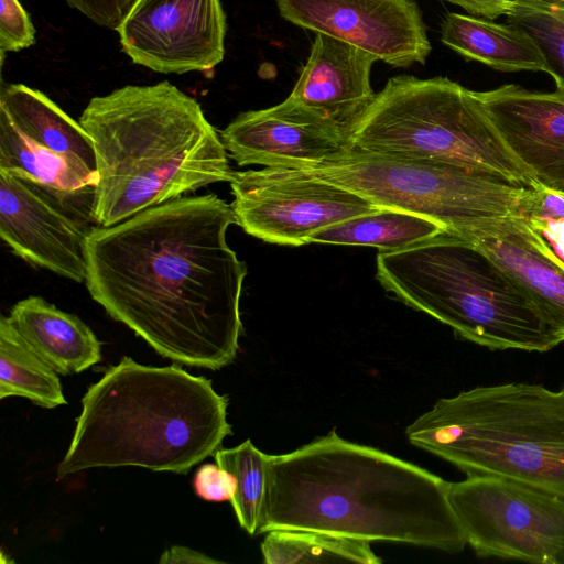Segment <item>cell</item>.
I'll use <instances>...</instances> for the list:
<instances>
[{
  "mask_svg": "<svg viewBox=\"0 0 564 564\" xmlns=\"http://www.w3.org/2000/svg\"><path fill=\"white\" fill-rule=\"evenodd\" d=\"M231 205L215 194L181 196L86 240V286L117 322L175 362L220 369L242 333L246 263L226 234Z\"/></svg>",
  "mask_w": 564,
  "mask_h": 564,
  "instance_id": "cell-1",
  "label": "cell"
},
{
  "mask_svg": "<svg viewBox=\"0 0 564 564\" xmlns=\"http://www.w3.org/2000/svg\"><path fill=\"white\" fill-rule=\"evenodd\" d=\"M442 477L335 431L270 455L260 533L308 530L459 553L467 545Z\"/></svg>",
  "mask_w": 564,
  "mask_h": 564,
  "instance_id": "cell-2",
  "label": "cell"
},
{
  "mask_svg": "<svg viewBox=\"0 0 564 564\" xmlns=\"http://www.w3.org/2000/svg\"><path fill=\"white\" fill-rule=\"evenodd\" d=\"M93 140L91 218L108 227L235 172L197 100L170 82L90 99L78 121Z\"/></svg>",
  "mask_w": 564,
  "mask_h": 564,
  "instance_id": "cell-3",
  "label": "cell"
},
{
  "mask_svg": "<svg viewBox=\"0 0 564 564\" xmlns=\"http://www.w3.org/2000/svg\"><path fill=\"white\" fill-rule=\"evenodd\" d=\"M82 405L58 478L123 466L187 474L232 433L228 398L177 365L123 357L88 388Z\"/></svg>",
  "mask_w": 564,
  "mask_h": 564,
  "instance_id": "cell-4",
  "label": "cell"
},
{
  "mask_svg": "<svg viewBox=\"0 0 564 564\" xmlns=\"http://www.w3.org/2000/svg\"><path fill=\"white\" fill-rule=\"evenodd\" d=\"M405 434L467 477H502L564 500V387L477 386L438 399Z\"/></svg>",
  "mask_w": 564,
  "mask_h": 564,
  "instance_id": "cell-5",
  "label": "cell"
},
{
  "mask_svg": "<svg viewBox=\"0 0 564 564\" xmlns=\"http://www.w3.org/2000/svg\"><path fill=\"white\" fill-rule=\"evenodd\" d=\"M376 275L406 305L490 350L547 352L561 344L506 272L471 240L453 232L379 252Z\"/></svg>",
  "mask_w": 564,
  "mask_h": 564,
  "instance_id": "cell-6",
  "label": "cell"
},
{
  "mask_svg": "<svg viewBox=\"0 0 564 564\" xmlns=\"http://www.w3.org/2000/svg\"><path fill=\"white\" fill-rule=\"evenodd\" d=\"M344 132L358 151L442 161L519 186L539 185L501 140L476 91L447 77H391Z\"/></svg>",
  "mask_w": 564,
  "mask_h": 564,
  "instance_id": "cell-7",
  "label": "cell"
},
{
  "mask_svg": "<svg viewBox=\"0 0 564 564\" xmlns=\"http://www.w3.org/2000/svg\"><path fill=\"white\" fill-rule=\"evenodd\" d=\"M301 171L350 189L380 208L431 219L458 236L490 219L517 215L528 188L447 162L350 148Z\"/></svg>",
  "mask_w": 564,
  "mask_h": 564,
  "instance_id": "cell-8",
  "label": "cell"
},
{
  "mask_svg": "<svg viewBox=\"0 0 564 564\" xmlns=\"http://www.w3.org/2000/svg\"><path fill=\"white\" fill-rule=\"evenodd\" d=\"M448 497L478 557L562 564L564 500L497 476L451 482Z\"/></svg>",
  "mask_w": 564,
  "mask_h": 564,
  "instance_id": "cell-9",
  "label": "cell"
},
{
  "mask_svg": "<svg viewBox=\"0 0 564 564\" xmlns=\"http://www.w3.org/2000/svg\"><path fill=\"white\" fill-rule=\"evenodd\" d=\"M0 171L67 194L97 183L89 134L46 95L23 84L1 88Z\"/></svg>",
  "mask_w": 564,
  "mask_h": 564,
  "instance_id": "cell-10",
  "label": "cell"
},
{
  "mask_svg": "<svg viewBox=\"0 0 564 564\" xmlns=\"http://www.w3.org/2000/svg\"><path fill=\"white\" fill-rule=\"evenodd\" d=\"M229 183L236 224L252 237L281 246L311 243L315 232L380 208L350 189L295 169L235 172Z\"/></svg>",
  "mask_w": 564,
  "mask_h": 564,
  "instance_id": "cell-11",
  "label": "cell"
},
{
  "mask_svg": "<svg viewBox=\"0 0 564 564\" xmlns=\"http://www.w3.org/2000/svg\"><path fill=\"white\" fill-rule=\"evenodd\" d=\"M226 30L220 0H134L116 29L134 64L162 74L213 70Z\"/></svg>",
  "mask_w": 564,
  "mask_h": 564,
  "instance_id": "cell-12",
  "label": "cell"
},
{
  "mask_svg": "<svg viewBox=\"0 0 564 564\" xmlns=\"http://www.w3.org/2000/svg\"><path fill=\"white\" fill-rule=\"evenodd\" d=\"M68 195L0 171V237L30 264L82 283L93 227L66 203Z\"/></svg>",
  "mask_w": 564,
  "mask_h": 564,
  "instance_id": "cell-13",
  "label": "cell"
},
{
  "mask_svg": "<svg viewBox=\"0 0 564 564\" xmlns=\"http://www.w3.org/2000/svg\"><path fill=\"white\" fill-rule=\"evenodd\" d=\"M296 26L357 46L389 65L424 64L431 43L412 0H276Z\"/></svg>",
  "mask_w": 564,
  "mask_h": 564,
  "instance_id": "cell-14",
  "label": "cell"
},
{
  "mask_svg": "<svg viewBox=\"0 0 564 564\" xmlns=\"http://www.w3.org/2000/svg\"><path fill=\"white\" fill-rule=\"evenodd\" d=\"M219 135L239 166L304 170L349 149L339 124L292 96L276 106L238 115Z\"/></svg>",
  "mask_w": 564,
  "mask_h": 564,
  "instance_id": "cell-15",
  "label": "cell"
},
{
  "mask_svg": "<svg viewBox=\"0 0 564 564\" xmlns=\"http://www.w3.org/2000/svg\"><path fill=\"white\" fill-rule=\"evenodd\" d=\"M476 96L519 163L539 184L564 192V86L542 93L507 84Z\"/></svg>",
  "mask_w": 564,
  "mask_h": 564,
  "instance_id": "cell-16",
  "label": "cell"
},
{
  "mask_svg": "<svg viewBox=\"0 0 564 564\" xmlns=\"http://www.w3.org/2000/svg\"><path fill=\"white\" fill-rule=\"evenodd\" d=\"M471 240L519 286L561 343L564 341V261L543 236L516 215L468 229Z\"/></svg>",
  "mask_w": 564,
  "mask_h": 564,
  "instance_id": "cell-17",
  "label": "cell"
},
{
  "mask_svg": "<svg viewBox=\"0 0 564 564\" xmlns=\"http://www.w3.org/2000/svg\"><path fill=\"white\" fill-rule=\"evenodd\" d=\"M376 61L357 46L316 33L290 96L344 129L375 97L370 70Z\"/></svg>",
  "mask_w": 564,
  "mask_h": 564,
  "instance_id": "cell-18",
  "label": "cell"
},
{
  "mask_svg": "<svg viewBox=\"0 0 564 564\" xmlns=\"http://www.w3.org/2000/svg\"><path fill=\"white\" fill-rule=\"evenodd\" d=\"M31 349L57 373H79L101 359L100 343L76 315L41 296L17 302L8 316Z\"/></svg>",
  "mask_w": 564,
  "mask_h": 564,
  "instance_id": "cell-19",
  "label": "cell"
},
{
  "mask_svg": "<svg viewBox=\"0 0 564 564\" xmlns=\"http://www.w3.org/2000/svg\"><path fill=\"white\" fill-rule=\"evenodd\" d=\"M441 41L463 57L496 70L545 72V62L536 44L509 23L449 12L442 23Z\"/></svg>",
  "mask_w": 564,
  "mask_h": 564,
  "instance_id": "cell-20",
  "label": "cell"
},
{
  "mask_svg": "<svg viewBox=\"0 0 564 564\" xmlns=\"http://www.w3.org/2000/svg\"><path fill=\"white\" fill-rule=\"evenodd\" d=\"M447 231L441 225L411 213L379 208L315 232L310 242L370 246L380 252L405 249Z\"/></svg>",
  "mask_w": 564,
  "mask_h": 564,
  "instance_id": "cell-21",
  "label": "cell"
},
{
  "mask_svg": "<svg viewBox=\"0 0 564 564\" xmlns=\"http://www.w3.org/2000/svg\"><path fill=\"white\" fill-rule=\"evenodd\" d=\"M22 397L53 409L66 404L57 372L40 358L10 323L0 318V399Z\"/></svg>",
  "mask_w": 564,
  "mask_h": 564,
  "instance_id": "cell-22",
  "label": "cell"
},
{
  "mask_svg": "<svg viewBox=\"0 0 564 564\" xmlns=\"http://www.w3.org/2000/svg\"><path fill=\"white\" fill-rule=\"evenodd\" d=\"M267 564L382 562L370 542L308 530H272L261 543Z\"/></svg>",
  "mask_w": 564,
  "mask_h": 564,
  "instance_id": "cell-23",
  "label": "cell"
},
{
  "mask_svg": "<svg viewBox=\"0 0 564 564\" xmlns=\"http://www.w3.org/2000/svg\"><path fill=\"white\" fill-rule=\"evenodd\" d=\"M269 456L250 440L232 448H219L216 464L229 471L236 480L231 505L240 527L249 534H259L268 486Z\"/></svg>",
  "mask_w": 564,
  "mask_h": 564,
  "instance_id": "cell-24",
  "label": "cell"
},
{
  "mask_svg": "<svg viewBox=\"0 0 564 564\" xmlns=\"http://www.w3.org/2000/svg\"><path fill=\"white\" fill-rule=\"evenodd\" d=\"M507 23L527 33L539 47L545 73L564 86V6L538 0H512Z\"/></svg>",
  "mask_w": 564,
  "mask_h": 564,
  "instance_id": "cell-25",
  "label": "cell"
},
{
  "mask_svg": "<svg viewBox=\"0 0 564 564\" xmlns=\"http://www.w3.org/2000/svg\"><path fill=\"white\" fill-rule=\"evenodd\" d=\"M516 216L542 235L550 224L564 220V192L542 184L528 187Z\"/></svg>",
  "mask_w": 564,
  "mask_h": 564,
  "instance_id": "cell-26",
  "label": "cell"
},
{
  "mask_svg": "<svg viewBox=\"0 0 564 564\" xmlns=\"http://www.w3.org/2000/svg\"><path fill=\"white\" fill-rule=\"evenodd\" d=\"M0 53L19 52L35 42V29L19 0H0Z\"/></svg>",
  "mask_w": 564,
  "mask_h": 564,
  "instance_id": "cell-27",
  "label": "cell"
},
{
  "mask_svg": "<svg viewBox=\"0 0 564 564\" xmlns=\"http://www.w3.org/2000/svg\"><path fill=\"white\" fill-rule=\"evenodd\" d=\"M193 487L196 495L203 500L220 502L232 499L236 480L218 464H205L197 469Z\"/></svg>",
  "mask_w": 564,
  "mask_h": 564,
  "instance_id": "cell-28",
  "label": "cell"
},
{
  "mask_svg": "<svg viewBox=\"0 0 564 564\" xmlns=\"http://www.w3.org/2000/svg\"><path fill=\"white\" fill-rule=\"evenodd\" d=\"M94 23L116 30L134 0H65Z\"/></svg>",
  "mask_w": 564,
  "mask_h": 564,
  "instance_id": "cell-29",
  "label": "cell"
},
{
  "mask_svg": "<svg viewBox=\"0 0 564 564\" xmlns=\"http://www.w3.org/2000/svg\"><path fill=\"white\" fill-rule=\"evenodd\" d=\"M465 9L470 15L495 20L506 15L512 0H444ZM564 6V0H538Z\"/></svg>",
  "mask_w": 564,
  "mask_h": 564,
  "instance_id": "cell-30",
  "label": "cell"
},
{
  "mask_svg": "<svg viewBox=\"0 0 564 564\" xmlns=\"http://www.w3.org/2000/svg\"><path fill=\"white\" fill-rule=\"evenodd\" d=\"M160 564H219L218 560L212 558L196 550L187 546L174 545L163 552L159 560Z\"/></svg>",
  "mask_w": 564,
  "mask_h": 564,
  "instance_id": "cell-31",
  "label": "cell"
},
{
  "mask_svg": "<svg viewBox=\"0 0 564 564\" xmlns=\"http://www.w3.org/2000/svg\"><path fill=\"white\" fill-rule=\"evenodd\" d=\"M554 247L555 252L564 260V220L550 224L542 232V236Z\"/></svg>",
  "mask_w": 564,
  "mask_h": 564,
  "instance_id": "cell-32",
  "label": "cell"
},
{
  "mask_svg": "<svg viewBox=\"0 0 564 564\" xmlns=\"http://www.w3.org/2000/svg\"><path fill=\"white\" fill-rule=\"evenodd\" d=\"M562 564H564V556H563V560H562Z\"/></svg>",
  "mask_w": 564,
  "mask_h": 564,
  "instance_id": "cell-33",
  "label": "cell"
}]
</instances>
